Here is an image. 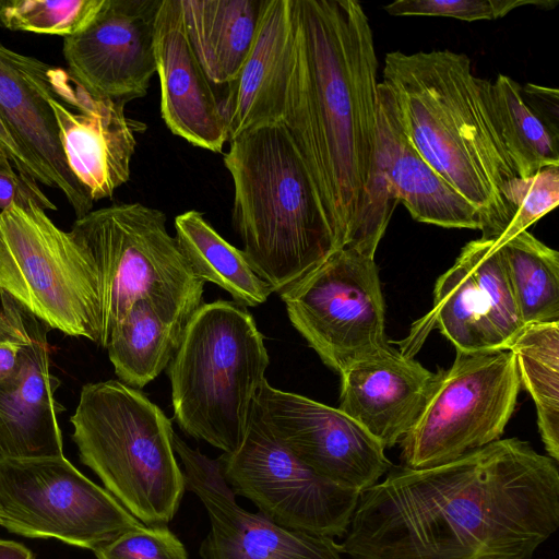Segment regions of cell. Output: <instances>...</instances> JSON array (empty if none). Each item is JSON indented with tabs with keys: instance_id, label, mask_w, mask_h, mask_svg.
Here are the masks:
<instances>
[{
	"instance_id": "obj_1",
	"label": "cell",
	"mask_w": 559,
	"mask_h": 559,
	"mask_svg": "<svg viewBox=\"0 0 559 559\" xmlns=\"http://www.w3.org/2000/svg\"><path fill=\"white\" fill-rule=\"evenodd\" d=\"M559 526V469L518 438L426 468L392 466L359 492L349 559H533Z\"/></svg>"
},
{
	"instance_id": "obj_2",
	"label": "cell",
	"mask_w": 559,
	"mask_h": 559,
	"mask_svg": "<svg viewBox=\"0 0 559 559\" xmlns=\"http://www.w3.org/2000/svg\"><path fill=\"white\" fill-rule=\"evenodd\" d=\"M281 122L311 179L334 248H350L378 141V59L356 0H292Z\"/></svg>"
},
{
	"instance_id": "obj_3",
	"label": "cell",
	"mask_w": 559,
	"mask_h": 559,
	"mask_svg": "<svg viewBox=\"0 0 559 559\" xmlns=\"http://www.w3.org/2000/svg\"><path fill=\"white\" fill-rule=\"evenodd\" d=\"M383 82L424 159L479 213L481 238L497 240L511 219L503 185L516 177L496 121L491 81L467 55L449 49L385 55Z\"/></svg>"
},
{
	"instance_id": "obj_4",
	"label": "cell",
	"mask_w": 559,
	"mask_h": 559,
	"mask_svg": "<svg viewBox=\"0 0 559 559\" xmlns=\"http://www.w3.org/2000/svg\"><path fill=\"white\" fill-rule=\"evenodd\" d=\"M224 165L234 185L233 225L255 274L281 294L334 250L311 179L284 124L229 141Z\"/></svg>"
},
{
	"instance_id": "obj_5",
	"label": "cell",
	"mask_w": 559,
	"mask_h": 559,
	"mask_svg": "<svg viewBox=\"0 0 559 559\" xmlns=\"http://www.w3.org/2000/svg\"><path fill=\"white\" fill-rule=\"evenodd\" d=\"M80 459L133 516L167 525L186 490L171 420L119 380L83 385L70 418Z\"/></svg>"
},
{
	"instance_id": "obj_6",
	"label": "cell",
	"mask_w": 559,
	"mask_h": 559,
	"mask_svg": "<svg viewBox=\"0 0 559 559\" xmlns=\"http://www.w3.org/2000/svg\"><path fill=\"white\" fill-rule=\"evenodd\" d=\"M269 362L264 337L246 307L222 299L202 304L167 367L181 430L224 453L235 452Z\"/></svg>"
},
{
	"instance_id": "obj_7",
	"label": "cell",
	"mask_w": 559,
	"mask_h": 559,
	"mask_svg": "<svg viewBox=\"0 0 559 559\" xmlns=\"http://www.w3.org/2000/svg\"><path fill=\"white\" fill-rule=\"evenodd\" d=\"M160 210L116 203L76 218L70 233L87 251L98 281L100 332L106 348L116 326L141 299L186 325L202 305L204 282L191 270Z\"/></svg>"
},
{
	"instance_id": "obj_8",
	"label": "cell",
	"mask_w": 559,
	"mask_h": 559,
	"mask_svg": "<svg viewBox=\"0 0 559 559\" xmlns=\"http://www.w3.org/2000/svg\"><path fill=\"white\" fill-rule=\"evenodd\" d=\"M0 292L50 330L98 344V281L87 251L34 202L0 211Z\"/></svg>"
},
{
	"instance_id": "obj_9",
	"label": "cell",
	"mask_w": 559,
	"mask_h": 559,
	"mask_svg": "<svg viewBox=\"0 0 559 559\" xmlns=\"http://www.w3.org/2000/svg\"><path fill=\"white\" fill-rule=\"evenodd\" d=\"M455 352L400 442L406 467L444 464L499 440L514 412L521 385L513 354Z\"/></svg>"
},
{
	"instance_id": "obj_10",
	"label": "cell",
	"mask_w": 559,
	"mask_h": 559,
	"mask_svg": "<svg viewBox=\"0 0 559 559\" xmlns=\"http://www.w3.org/2000/svg\"><path fill=\"white\" fill-rule=\"evenodd\" d=\"M280 296L293 326L340 374L392 348L374 258L336 249Z\"/></svg>"
},
{
	"instance_id": "obj_11",
	"label": "cell",
	"mask_w": 559,
	"mask_h": 559,
	"mask_svg": "<svg viewBox=\"0 0 559 559\" xmlns=\"http://www.w3.org/2000/svg\"><path fill=\"white\" fill-rule=\"evenodd\" d=\"M0 525L94 551L143 523L62 455L0 457Z\"/></svg>"
},
{
	"instance_id": "obj_12",
	"label": "cell",
	"mask_w": 559,
	"mask_h": 559,
	"mask_svg": "<svg viewBox=\"0 0 559 559\" xmlns=\"http://www.w3.org/2000/svg\"><path fill=\"white\" fill-rule=\"evenodd\" d=\"M217 460L233 492L250 500L272 522L331 538L346 534L359 491L299 461L270 433L254 407L240 447Z\"/></svg>"
},
{
	"instance_id": "obj_13",
	"label": "cell",
	"mask_w": 559,
	"mask_h": 559,
	"mask_svg": "<svg viewBox=\"0 0 559 559\" xmlns=\"http://www.w3.org/2000/svg\"><path fill=\"white\" fill-rule=\"evenodd\" d=\"M253 407L270 433L319 475L362 491L393 466L384 448L338 408L282 391L265 379Z\"/></svg>"
},
{
	"instance_id": "obj_14",
	"label": "cell",
	"mask_w": 559,
	"mask_h": 559,
	"mask_svg": "<svg viewBox=\"0 0 559 559\" xmlns=\"http://www.w3.org/2000/svg\"><path fill=\"white\" fill-rule=\"evenodd\" d=\"M427 324H437L455 350H509L525 326L493 239L467 242L436 282Z\"/></svg>"
},
{
	"instance_id": "obj_15",
	"label": "cell",
	"mask_w": 559,
	"mask_h": 559,
	"mask_svg": "<svg viewBox=\"0 0 559 559\" xmlns=\"http://www.w3.org/2000/svg\"><path fill=\"white\" fill-rule=\"evenodd\" d=\"M185 487L203 503L210 531L200 545L201 559H344L334 538L283 527L240 507L224 479L218 460L191 448L174 433Z\"/></svg>"
},
{
	"instance_id": "obj_16",
	"label": "cell",
	"mask_w": 559,
	"mask_h": 559,
	"mask_svg": "<svg viewBox=\"0 0 559 559\" xmlns=\"http://www.w3.org/2000/svg\"><path fill=\"white\" fill-rule=\"evenodd\" d=\"M162 0H107L81 32L64 37L70 75L91 95L127 104L156 73L154 24Z\"/></svg>"
},
{
	"instance_id": "obj_17",
	"label": "cell",
	"mask_w": 559,
	"mask_h": 559,
	"mask_svg": "<svg viewBox=\"0 0 559 559\" xmlns=\"http://www.w3.org/2000/svg\"><path fill=\"white\" fill-rule=\"evenodd\" d=\"M0 298L21 340L17 366L0 381V457L62 456L58 415L64 407L55 399L61 382L50 372V329L8 294Z\"/></svg>"
},
{
	"instance_id": "obj_18",
	"label": "cell",
	"mask_w": 559,
	"mask_h": 559,
	"mask_svg": "<svg viewBox=\"0 0 559 559\" xmlns=\"http://www.w3.org/2000/svg\"><path fill=\"white\" fill-rule=\"evenodd\" d=\"M49 104L72 174L93 202L112 197L130 179L135 135L145 123L127 117L126 104L91 95L64 70Z\"/></svg>"
},
{
	"instance_id": "obj_19",
	"label": "cell",
	"mask_w": 559,
	"mask_h": 559,
	"mask_svg": "<svg viewBox=\"0 0 559 559\" xmlns=\"http://www.w3.org/2000/svg\"><path fill=\"white\" fill-rule=\"evenodd\" d=\"M154 56L167 128L194 146L221 153L228 141L226 121L214 84L187 37L180 0H162L158 7Z\"/></svg>"
},
{
	"instance_id": "obj_20",
	"label": "cell",
	"mask_w": 559,
	"mask_h": 559,
	"mask_svg": "<svg viewBox=\"0 0 559 559\" xmlns=\"http://www.w3.org/2000/svg\"><path fill=\"white\" fill-rule=\"evenodd\" d=\"M58 69L0 43V117L80 218L93 210L94 202L68 165L49 104Z\"/></svg>"
},
{
	"instance_id": "obj_21",
	"label": "cell",
	"mask_w": 559,
	"mask_h": 559,
	"mask_svg": "<svg viewBox=\"0 0 559 559\" xmlns=\"http://www.w3.org/2000/svg\"><path fill=\"white\" fill-rule=\"evenodd\" d=\"M370 171L385 181L389 197L419 223L481 230L478 211L449 185L408 139L390 86L378 88V141Z\"/></svg>"
},
{
	"instance_id": "obj_22",
	"label": "cell",
	"mask_w": 559,
	"mask_h": 559,
	"mask_svg": "<svg viewBox=\"0 0 559 559\" xmlns=\"http://www.w3.org/2000/svg\"><path fill=\"white\" fill-rule=\"evenodd\" d=\"M340 376L337 408L384 449L401 442L413 427L437 380V373L393 347Z\"/></svg>"
},
{
	"instance_id": "obj_23",
	"label": "cell",
	"mask_w": 559,
	"mask_h": 559,
	"mask_svg": "<svg viewBox=\"0 0 559 559\" xmlns=\"http://www.w3.org/2000/svg\"><path fill=\"white\" fill-rule=\"evenodd\" d=\"M293 35L292 0H263L250 51L221 102L228 141L281 121Z\"/></svg>"
},
{
	"instance_id": "obj_24",
	"label": "cell",
	"mask_w": 559,
	"mask_h": 559,
	"mask_svg": "<svg viewBox=\"0 0 559 559\" xmlns=\"http://www.w3.org/2000/svg\"><path fill=\"white\" fill-rule=\"evenodd\" d=\"M263 0H180L189 43L209 80L229 84L252 46Z\"/></svg>"
},
{
	"instance_id": "obj_25",
	"label": "cell",
	"mask_w": 559,
	"mask_h": 559,
	"mask_svg": "<svg viewBox=\"0 0 559 559\" xmlns=\"http://www.w3.org/2000/svg\"><path fill=\"white\" fill-rule=\"evenodd\" d=\"M174 226L178 248L200 280L223 288L246 308L267 300L269 285L252 270L243 251L225 240L202 212H183L175 217Z\"/></svg>"
},
{
	"instance_id": "obj_26",
	"label": "cell",
	"mask_w": 559,
	"mask_h": 559,
	"mask_svg": "<svg viewBox=\"0 0 559 559\" xmlns=\"http://www.w3.org/2000/svg\"><path fill=\"white\" fill-rule=\"evenodd\" d=\"M183 329L162 316L150 301L138 300L106 346L116 376L131 388H144L168 367Z\"/></svg>"
},
{
	"instance_id": "obj_27",
	"label": "cell",
	"mask_w": 559,
	"mask_h": 559,
	"mask_svg": "<svg viewBox=\"0 0 559 559\" xmlns=\"http://www.w3.org/2000/svg\"><path fill=\"white\" fill-rule=\"evenodd\" d=\"M509 350L513 354L520 385L536 406L542 441L559 461V321L525 325Z\"/></svg>"
},
{
	"instance_id": "obj_28",
	"label": "cell",
	"mask_w": 559,
	"mask_h": 559,
	"mask_svg": "<svg viewBox=\"0 0 559 559\" xmlns=\"http://www.w3.org/2000/svg\"><path fill=\"white\" fill-rule=\"evenodd\" d=\"M524 325L559 321V253L524 230L499 247Z\"/></svg>"
},
{
	"instance_id": "obj_29",
	"label": "cell",
	"mask_w": 559,
	"mask_h": 559,
	"mask_svg": "<svg viewBox=\"0 0 559 559\" xmlns=\"http://www.w3.org/2000/svg\"><path fill=\"white\" fill-rule=\"evenodd\" d=\"M490 97L498 129L516 177L559 166L558 139L522 96V86L508 75L491 82Z\"/></svg>"
},
{
	"instance_id": "obj_30",
	"label": "cell",
	"mask_w": 559,
	"mask_h": 559,
	"mask_svg": "<svg viewBox=\"0 0 559 559\" xmlns=\"http://www.w3.org/2000/svg\"><path fill=\"white\" fill-rule=\"evenodd\" d=\"M107 0H0V26L68 37L84 29Z\"/></svg>"
},
{
	"instance_id": "obj_31",
	"label": "cell",
	"mask_w": 559,
	"mask_h": 559,
	"mask_svg": "<svg viewBox=\"0 0 559 559\" xmlns=\"http://www.w3.org/2000/svg\"><path fill=\"white\" fill-rule=\"evenodd\" d=\"M502 195L511 211V219L495 240L499 248L515 235L527 230L559 203V166L546 167L535 175L514 177L502 187Z\"/></svg>"
},
{
	"instance_id": "obj_32",
	"label": "cell",
	"mask_w": 559,
	"mask_h": 559,
	"mask_svg": "<svg viewBox=\"0 0 559 559\" xmlns=\"http://www.w3.org/2000/svg\"><path fill=\"white\" fill-rule=\"evenodd\" d=\"M554 0H396L384 7L393 16H438L462 21L497 20L516 8L554 9Z\"/></svg>"
},
{
	"instance_id": "obj_33",
	"label": "cell",
	"mask_w": 559,
	"mask_h": 559,
	"mask_svg": "<svg viewBox=\"0 0 559 559\" xmlns=\"http://www.w3.org/2000/svg\"><path fill=\"white\" fill-rule=\"evenodd\" d=\"M97 559H188L180 539L167 525H141L94 550Z\"/></svg>"
},
{
	"instance_id": "obj_34",
	"label": "cell",
	"mask_w": 559,
	"mask_h": 559,
	"mask_svg": "<svg viewBox=\"0 0 559 559\" xmlns=\"http://www.w3.org/2000/svg\"><path fill=\"white\" fill-rule=\"evenodd\" d=\"M36 203L43 210H57L56 204L43 192L37 181L16 170L3 156H0V211L12 204L25 206Z\"/></svg>"
},
{
	"instance_id": "obj_35",
	"label": "cell",
	"mask_w": 559,
	"mask_h": 559,
	"mask_svg": "<svg viewBox=\"0 0 559 559\" xmlns=\"http://www.w3.org/2000/svg\"><path fill=\"white\" fill-rule=\"evenodd\" d=\"M0 153L20 173L49 188L52 182L37 159L24 147L0 117Z\"/></svg>"
},
{
	"instance_id": "obj_36",
	"label": "cell",
	"mask_w": 559,
	"mask_h": 559,
	"mask_svg": "<svg viewBox=\"0 0 559 559\" xmlns=\"http://www.w3.org/2000/svg\"><path fill=\"white\" fill-rule=\"evenodd\" d=\"M522 96L525 103L549 129V131L555 136L559 138L558 90L528 83L522 87Z\"/></svg>"
},
{
	"instance_id": "obj_37",
	"label": "cell",
	"mask_w": 559,
	"mask_h": 559,
	"mask_svg": "<svg viewBox=\"0 0 559 559\" xmlns=\"http://www.w3.org/2000/svg\"><path fill=\"white\" fill-rule=\"evenodd\" d=\"M20 350L21 340L17 332L14 337L0 340V381L13 373L17 366Z\"/></svg>"
},
{
	"instance_id": "obj_38",
	"label": "cell",
	"mask_w": 559,
	"mask_h": 559,
	"mask_svg": "<svg viewBox=\"0 0 559 559\" xmlns=\"http://www.w3.org/2000/svg\"><path fill=\"white\" fill-rule=\"evenodd\" d=\"M0 559H34V556L22 544L0 539Z\"/></svg>"
},
{
	"instance_id": "obj_39",
	"label": "cell",
	"mask_w": 559,
	"mask_h": 559,
	"mask_svg": "<svg viewBox=\"0 0 559 559\" xmlns=\"http://www.w3.org/2000/svg\"><path fill=\"white\" fill-rule=\"evenodd\" d=\"M16 334L14 326L3 313L2 309L0 310V340L14 337Z\"/></svg>"
},
{
	"instance_id": "obj_40",
	"label": "cell",
	"mask_w": 559,
	"mask_h": 559,
	"mask_svg": "<svg viewBox=\"0 0 559 559\" xmlns=\"http://www.w3.org/2000/svg\"><path fill=\"white\" fill-rule=\"evenodd\" d=\"M0 156H2L1 153H0Z\"/></svg>"
}]
</instances>
